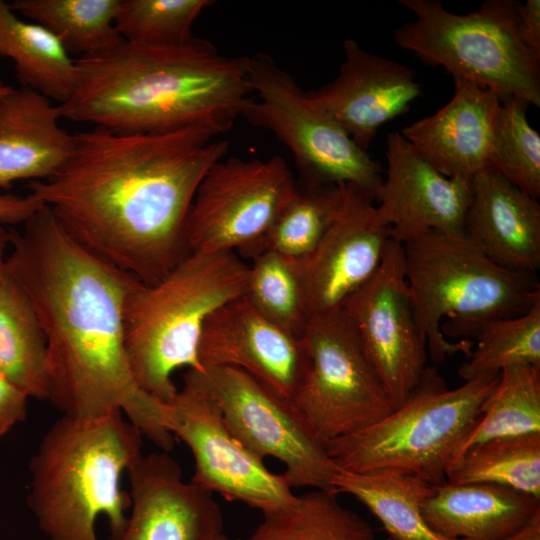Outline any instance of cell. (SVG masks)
I'll return each instance as SVG.
<instances>
[{
    "label": "cell",
    "instance_id": "42",
    "mask_svg": "<svg viewBox=\"0 0 540 540\" xmlns=\"http://www.w3.org/2000/svg\"><path fill=\"white\" fill-rule=\"evenodd\" d=\"M216 540H229V538L224 533V534L220 535Z\"/></svg>",
    "mask_w": 540,
    "mask_h": 540
},
{
    "label": "cell",
    "instance_id": "40",
    "mask_svg": "<svg viewBox=\"0 0 540 540\" xmlns=\"http://www.w3.org/2000/svg\"><path fill=\"white\" fill-rule=\"evenodd\" d=\"M11 243V232L6 230L4 224L0 223V286L7 276L5 251Z\"/></svg>",
    "mask_w": 540,
    "mask_h": 540
},
{
    "label": "cell",
    "instance_id": "1",
    "mask_svg": "<svg viewBox=\"0 0 540 540\" xmlns=\"http://www.w3.org/2000/svg\"><path fill=\"white\" fill-rule=\"evenodd\" d=\"M192 127L123 135L94 127L30 193L82 247L145 284L164 277L190 251L185 227L196 190L225 157L226 140Z\"/></svg>",
    "mask_w": 540,
    "mask_h": 540
},
{
    "label": "cell",
    "instance_id": "25",
    "mask_svg": "<svg viewBox=\"0 0 540 540\" xmlns=\"http://www.w3.org/2000/svg\"><path fill=\"white\" fill-rule=\"evenodd\" d=\"M333 486L337 493H348L367 507L381 522L389 540H468L443 537L427 525L421 506L435 486L411 474L392 469L357 473L338 468Z\"/></svg>",
    "mask_w": 540,
    "mask_h": 540
},
{
    "label": "cell",
    "instance_id": "15",
    "mask_svg": "<svg viewBox=\"0 0 540 540\" xmlns=\"http://www.w3.org/2000/svg\"><path fill=\"white\" fill-rule=\"evenodd\" d=\"M198 360L202 371L212 367L239 368L289 401L309 365L304 338L267 320L245 295L225 303L206 319Z\"/></svg>",
    "mask_w": 540,
    "mask_h": 540
},
{
    "label": "cell",
    "instance_id": "11",
    "mask_svg": "<svg viewBox=\"0 0 540 540\" xmlns=\"http://www.w3.org/2000/svg\"><path fill=\"white\" fill-rule=\"evenodd\" d=\"M184 378L215 402L230 432L247 449L285 465L283 476L291 487L338 494L333 486L338 467L291 401L239 368L188 369Z\"/></svg>",
    "mask_w": 540,
    "mask_h": 540
},
{
    "label": "cell",
    "instance_id": "30",
    "mask_svg": "<svg viewBox=\"0 0 540 540\" xmlns=\"http://www.w3.org/2000/svg\"><path fill=\"white\" fill-rule=\"evenodd\" d=\"M120 0H14L8 5L49 30L79 57L107 49L123 38L115 28ZM78 57V58H79Z\"/></svg>",
    "mask_w": 540,
    "mask_h": 540
},
{
    "label": "cell",
    "instance_id": "3",
    "mask_svg": "<svg viewBox=\"0 0 540 540\" xmlns=\"http://www.w3.org/2000/svg\"><path fill=\"white\" fill-rule=\"evenodd\" d=\"M73 96L61 118L116 134L156 135L204 128L229 131L254 98L249 56H228L193 37L175 46L124 39L79 57Z\"/></svg>",
    "mask_w": 540,
    "mask_h": 540
},
{
    "label": "cell",
    "instance_id": "20",
    "mask_svg": "<svg viewBox=\"0 0 540 540\" xmlns=\"http://www.w3.org/2000/svg\"><path fill=\"white\" fill-rule=\"evenodd\" d=\"M453 81L454 93L446 105L400 133L443 175L471 180L488 167L501 98L471 80Z\"/></svg>",
    "mask_w": 540,
    "mask_h": 540
},
{
    "label": "cell",
    "instance_id": "18",
    "mask_svg": "<svg viewBox=\"0 0 540 540\" xmlns=\"http://www.w3.org/2000/svg\"><path fill=\"white\" fill-rule=\"evenodd\" d=\"M127 473L130 513L123 532L109 540H216L224 533L213 493L185 482L169 452L142 454Z\"/></svg>",
    "mask_w": 540,
    "mask_h": 540
},
{
    "label": "cell",
    "instance_id": "31",
    "mask_svg": "<svg viewBox=\"0 0 540 540\" xmlns=\"http://www.w3.org/2000/svg\"><path fill=\"white\" fill-rule=\"evenodd\" d=\"M446 480L451 484H497L540 498V433L477 444L464 453Z\"/></svg>",
    "mask_w": 540,
    "mask_h": 540
},
{
    "label": "cell",
    "instance_id": "34",
    "mask_svg": "<svg viewBox=\"0 0 540 540\" xmlns=\"http://www.w3.org/2000/svg\"><path fill=\"white\" fill-rule=\"evenodd\" d=\"M530 104L520 98L501 99L488 167L511 184L540 197V135L527 119Z\"/></svg>",
    "mask_w": 540,
    "mask_h": 540
},
{
    "label": "cell",
    "instance_id": "37",
    "mask_svg": "<svg viewBox=\"0 0 540 540\" xmlns=\"http://www.w3.org/2000/svg\"><path fill=\"white\" fill-rule=\"evenodd\" d=\"M516 27L521 42L540 56V0L518 1Z\"/></svg>",
    "mask_w": 540,
    "mask_h": 540
},
{
    "label": "cell",
    "instance_id": "33",
    "mask_svg": "<svg viewBox=\"0 0 540 540\" xmlns=\"http://www.w3.org/2000/svg\"><path fill=\"white\" fill-rule=\"evenodd\" d=\"M252 259L245 297L267 320L302 338L312 312L300 261L270 251Z\"/></svg>",
    "mask_w": 540,
    "mask_h": 540
},
{
    "label": "cell",
    "instance_id": "35",
    "mask_svg": "<svg viewBox=\"0 0 540 540\" xmlns=\"http://www.w3.org/2000/svg\"><path fill=\"white\" fill-rule=\"evenodd\" d=\"M213 4L212 0H120L115 28L134 44L180 45L194 37L193 24Z\"/></svg>",
    "mask_w": 540,
    "mask_h": 540
},
{
    "label": "cell",
    "instance_id": "26",
    "mask_svg": "<svg viewBox=\"0 0 540 540\" xmlns=\"http://www.w3.org/2000/svg\"><path fill=\"white\" fill-rule=\"evenodd\" d=\"M442 333L475 340L470 356L458 369L464 381L500 374L513 366L540 368V298L520 315L462 324L448 322Z\"/></svg>",
    "mask_w": 540,
    "mask_h": 540
},
{
    "label": "cell",
    "instance_id": "41",
    "mask_svg": "<svg viewBox=\"0 0 540 540\" xmlns=\"http://www.w3.org/2000/svg\"><path fill=\"white\" fill-rule=\"evenodd\" d=\"M12 88V86L6 85L0 81V95L10 91Z\"/></svg>",
    "mask_w": 540,
    "mask_h": 540
},
{
    "label": "cell",
    "instance_id": "12",
    "mask_svg": "<svg viewBox=\"0 0 540 540\" xmlns=\"http://www.w3.org/2000/svg\"><path fill=\"white\" fill-rule=\"evenodd\" d=\"M298 185L286 161L222 158L201 180L188 213L190 252L223 253L252 246L294 196Z\"/></svg>",
    "mask_w": 540,
    "mask_h": 540
},
{
    "label": "cell",
    "instance_id": "23",
    "mask_svg": "<svg viewBox=\"0 0 540 540\" xmlns=\"http://www.w3.org/2000/svg\"><path fill=\"white\" fill-rule=\"evenodd\" d=\"M421 511L427 525L443 537L497 540L540 511V498L497 484L446 482L435 486Z\"/></svg>",
    "mask_w": 540,
    "mask_h": 540
},
{
    "label": "cell",
    "instance_id": "9",
    "mask_svg": "<svg viewBox=\"0 0 540 540\" xmlns=\"http://www.w3.org/2000/svg\"><path fill=\"white\" fill-rule=\"evenodd\" d=\"M249 81L254 98L242 117L288 148L303 184H351L374 200L383 181L380 164L272 56H249Z\"/></svg>",
    "mask_w": 540,
    "mask_h": 540
},
{
    "label": "cell",
    "instance_id": "39",
    "mask_svg": "<svg viewBox=\"0 0 540 540\" xmlns=\"http://www.w3.org/2000/svg\"><path fill=\"white\" fill-rule=\"evenodd\" d=\"M497 540H540V511L521 527Z\"/></svg>",
    "mask_w": 540,
    "mask_h": 540
},
{
    "label": "cell",
    "instance_id": "5",
    "mask_svg": "<svg viewBox=\"0 0 540 540\" xmlns=\"http://www.w3.org/2000/svg\"><path fill=\"white\" fill-rule=\"evenodd\" d=\"M249 265L235 253L190 252L154 284L136 280L125 300V348L139 386L167 403L180 368L202 372L198 346L206 319L244 296Z\"/></svg>",
    "mask_w": 540,
    "mask_h": 540
},
{
    "label": "cell",
    "instance_id": "36",
    "mask_svg": "<svg viewBox=\"0 0 540 540\" xmlns=\"http://www.w3.org/2000/svg\"><path fill=\"white\" fill-rule=\"evenodd\" d=\"M28 395L0 374V438L27 416Z\"/></svg>",
    "mask_w": 540,
    "mask_h": 540
},
{
    "label": "cell",
    "instance_id": "21",
    "mask_svg": "<svg viewBox=\"0 0 540 540\" xmlns=\"http://www.w3.org/2000/svg\"><path fill=\"white\" fill-rule=\"evenodd\" d=\"M463 234L507 270L535 276L540 268V204L490 167L471 179Z\"/></svg>",
    "mask_w": 540,
    "mask_h": 540
},
{
    "label": "cell",
    "instance_id": "17",
    "mask_svg": "<svg viewBox=\"0 0 540 540\" xmlns=\"http://www.w3.org/2000/svg\"><path fill=\"white\" fill-rule=\"evenodd\" d=\"M340 204L314 250L302 261L312 316L339 309L381 264L391 239L374 200L342 184Z\"/></svg>",
    "mask_w": 540,
    "mask_h": 540
},
{
    "label": "cell",
    "instance_id": "8",
    "mask_svg": "<svg viewBox=\"0 0 540 540\" xmlns=\"http://www.w3.org/2000/svg\"><path fill=\"white\" fill-rule=\"evenodd\" d=\"M398 2L414 20L393 31L397 46L501 99L516 97L540 107V56L518 36V1L486 0L465 15L448 11L440 0Z\"/></svg>",
    "mask_w": 540,
    "mask_h": 540
},
{
    "label": "cell",
    "instance_id": "24",
    "mask_svg": "<svg viewBox=\"0 0 540 540\" xmlns=\"http://www.w3.org/2000/svg\"><path fill=\"white\" fill-rule=\"evenodd\" d=\"M0 56L14 62L21 87L30 88L59 105L70 100L76 90L77 60L49 30L21 20L1 0Z\"/></svg>",
    "mask_w": 540,
    "mask_h": 540
},
{
    "label": "cell",
    "instance_id": "22",
    "mask_svg": "<svg viewBox=\"0 0 540 540\" xmlns=\"http://www.w3.org/2000/svg\"><path fill=\"white\" fill-rule=\"evenodd\" d=\"M59 105L26 87L0 95V187L43 181L68 161L74 134L59 125Z\"/></svg>",
    "mask_w": 540,
    "mask_h": 540
},
{
    "label": "cell",
    "instance_id": "28",
    "mask_svg": "<svg viewBox=\"0 0 540 540\" xmlns=\"http://www.w3.org/2000/svg\"><path fill=\"white\" fill-rule=\"evenodd\" d=\"M530 433H540V368L531 365L506 368L500 372L498 383L481 405L477 420L456 449L447 473L477 444Z\"/></svg>",
    "mask_w": 540,
    "mask_h": 540
},
{
    "label": "cell",
    "instance_id": "2",
    "mask_svg": "<svg viewBox=\"0 0 540 540\" xmlns=\"http://www.w3.org/2000/svg\"><path fill=\"white\" fill-rule=\"evenodd\" d=\"M11 244L7 273L30 300L46 340L48 401L75 419L122 412L170 452L167 405L136 382L125 348L124 305L138 279L82 247L45 205L22 232L11 233Z\"/></svg>",
    "mask_w": 540,
    "mask_h": 540
},
{
    "label": "cell",
    "instance_id": "19",
    "mask_svg": "<svg viewBox=\"0 0 540 540\" xmlns=\"http://www.w3.org/2000/svg\"><path fill=\"white\" fill-rule=\"evenodd\" d=\"M343 52L336 78L306 95L367 151L380 127L406 113L422 90L409 67L368 52L353 39L344 41Z\"/></svg>",
    "mask_w": 540,
    "mask_h": 540
},
{
    "label": "cell",
    "instance_id": "14",
    "mask_svg": "<svg viewBox=\"0 0 540 540\" xmlns=\"http://www.w3.org/2000/svg\"><path fill=\"white\" fill-rule=\"evenodd\" d=\"M168 428L191 450V482L267 513L292 504L295 495L283 474L271 472L228 429L215 402L193 382L166 403Z\"/></svg>",
    "mask_w": 540,
    "mask_h": 540
},
{
    "label": "cell",
    "instance_id": "38",
    "mask_svg": "<svg viewBox=\"0 0 540 540\" xmlns=\"http://www.w3.org/2000/svg\"><path fill=\"white\" fill-rule=\"evenodd\" d=\"M42 206L43 204L31 194L27 196L0 195V223H24Z\"/></svg>",
    "mask_w": 540,
    "mask_h": 540
},
{
    "label": "cell",
    "instance_id": "10",
    "mask_svg": "<svg viewBox=\"0 0 540 540\" xmlns=\"http://www.w3.org/2000/svg\"><path fill=\"white\" fill-rule=\"evenodd\" d=\"M303 338L309 365L291 403L319 441L355 433L393 410L342 308L313 315Z\"/></svg>",
    "mask_w": 540,
    "mask_h": 540
},
{
    "label": "cell",
    "instance_id": "13",
    "mask_svg": "<svg viewBox=\"0 0 540 540\" xmlns=\"http://www.w3.org/2000/svg\"><path fill=\"white\" fill-rule=\"evenodd\" d=\"M393 407L409 396L426 368V338L405 277L403 246L390 239L376 272L341 307Z\"/></svg>",
    "mask_w": 540,
    "mask_h": 540
},
{
    "label": "cell",
    "instance_id": "32",
    "mask_svg": "<svg viewBox=\"0 0 540 540\" xmlns=\"http://www.w3.org/2000/svg\"><path fill=\"white\" fill-rule=\"evenodd\" d=\"M341 185L298 186L266 232L241 254L254 258L270 251L304 260L318 244L340 204Z\"/></svg>",
    "mask_w": 540,
    "mask_h": 540
},
{
    "label": "cell",
    "instance_id": "16",
    "mask_svg": "<svg viewBox=\"0 0 540 540\" xmlns=\"http://www.w3.org/2000/svg\"><path fill=\"white\" fill-rule=\"evenodd\" d=\"M386 160L374 202L391 239L403 244L428 231L463 234L471 180L440 173L398 131L387 135Z\"/></svg>",
    "mask_w": 540,
    "mask_h": 540
},
{
    "label": "cell",
    "instance_id": "4",
    "mask_svg": "<svg viewBox=\"0 0 540 540\" xmlns=\"http://www.w3.org/2000/svg\"><path fill=\"white\" fill-rule=\"evenodd\" d=\"M142 445V434L122 412L56 420L29 461L27 505L47 540H98L101 515L109 539L117 538L131 506L121 476L142 455Z\"/></svg>",
    "mask_w": 540,
    "mask_h": 540
},
{
    "label": "cell",
    "instance_id": "7",
    "mask_svg": "<svg viewBox=\"0 0 540 540\" xmlns=\"http://www.w3.org/2000/svg\"><path fill=\"white\" fill-rule=\"evenodd\" d=\"M500 374L449 389L434 367H426L407 399L376 423L325 444L340 469H392L431 485L447 482L452 458L477 420Z\"/></svg>",
    "mask_w": 540,
    "mask_h": 540
},
{
    "label": "cell",
    "instance_id": "27",
    "mask_svg": "<svg viewBox=\"0 0 540 540\" xmlns=\"http://www.w3.org/2000/svg\"><path fill=\"white\" fill-rule=\"evenodd\" d=\"M0 374L29 398L48 400L45 336L30 300L8 273L0 286Z\"/></svg>",
    "mask_w": 540,
    "mask_h": 540
},
{
    "label": "cell",
    "instance_id": "6",
    "mask_svg": "<svg viewBox=\"0 0 540 540\" xmlns=\"http://www.w3.org/2000/svg\"><path fill=\"white\" fill-rule=\"evenodd\" d=\"M402 246L411 300L435 363L456 353L467 359L474 347L470 339L449 341L443 318L462 324L516 316L540 298L535 276L497 265L464 234L428 231Z\"/></svg>",
    "mask_w": 540,
    "mask_h": 540
},
{
    "label": "cell",
    "instance_id": "29",
    "mask_svg": "<svg viewBox=\"0 0 540 540\" xmlns=\"http://www.w3.org/2000/svg\"><path fill=\"white\" fill-rule=\"evenodd\" d=\"M247 540H381L371 525L344 507L333 492L314 489L263 513ZM389 540V539H387Z\"/></svg>",
    "mask_w": 540,
    "mask_h": 540
}]
</instances>
